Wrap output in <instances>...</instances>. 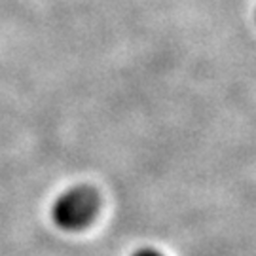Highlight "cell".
Wrapping results in <instances>:
<instances>
[{
	"mask_svg": "<svg viewBox=\"0 0 256 256\" xmlns=\"http://www.w3.org/2000/svg\"><path fill=\"white\" fill-rule=\"evenodd\" d=\"M131 256H165L164 252H160L158 248H152V247H142L138 248V250H135Z\"/></svg>",
	"mask_w": 256,
	"mask_h": 256,
	"instance_id": "2",
	"label": "cell"
},
{
	"mask_svg": "<svg viewBox=\"0 0 256 256\" xmlns=\"http://www.w3.org/2000/svg\"><path fill=\"white\" fill-rule=\"evenodd\" d=\"M101 207V198L95 188L78 184L55 198L52 220L64 232H80L92 224Z\"/></svg>",
	"mask_w": 256,
	"mask_h": 256,
	"instance_id": "1",
	"label": "cell"
}]
</instances>
